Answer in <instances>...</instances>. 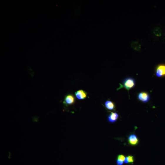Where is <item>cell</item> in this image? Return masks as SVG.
I'll list each match as a JSON object with an SVG mask.
<instances>
[{"label": "cell", "instance_id": "6da1fadb", "mask_svg": "<svg viewBox=\"0 0 165 165\" xmlns=\"http://www.w3.org/2000/svg\"><path fill=\"white\" fill-rule=\"evenodd\" d=\"M135 85L136 81L134 79L131 77L126 78L123 80L122 83L120 84V87L117 89V90L124 88L129 92L135 87Z\"/></svg>", "mask_w": 165, "mask_h": 165}, {"label": "cell", "instance_id": "7a4b0ae2", "mask_svg": "<svg viewBox=\"0 0 165 165\" xmlns=\"http://www.w3.org/2000/svg\"><path fill=\"white\" fill-rule=\"evenodd\" d=\"M155 74L158 77H165V64H161L157 66L155 69Z\"/></svg>", "mask_w": 165, "mask_h": 165}, {"label": "cell", "instance_id": "3957f363", "mask_svg": "<svg viewBox=\"0 0 165 165\" xmlns=\"http://www.w3.org/2000/svg\"><path fill=\"white\" fill-rule=\"evenodd\" d=\"M138 99L144 103H148L150 101L151 97L147 92L145 91L141 92L139 93L137 96Z\"/></svg>", "mask_w": 165, "mask_h": 165}, {"label": "cell", "instance_id": "277c9868", "mask_svg": "<svg viewBox=\"0 0 165 165\" xmlns=\"http://www.w3.org/2000/svg\"><path fill=\"white\" fill-rule=\"evenodd\" d=\"M74 96L72 94H69L66 95L64 99V104L66 106L73 105L75 102Z\"/></svg>", "mask_w": 165, "mask_h": 165}, {"label": "cell", "instance_id": "5b68a950", "mask_svg": "<svg viewBox=\"0 0 165 165\" xmlns=\"http://www.w3.org/2000/svg\"><path fill=\"white\" fill-rule=\"evenodd\" d=\"M119 114L117 113L111 112L108 117V121L110 123H114L119 119Z\"/></svg>", "mask_w": 165, "mask_h": 165}, {"label": "cell", "instance_id": "8992f818", "mask_svg": "<svg viewBox=\"0 0 165 165\" xmlns=\"http://www.w3.org/2000/svg\"><path fill=\"white\" fill-rule=\"evenodd\" d=\"M87 93L83 90H79L75 92L76 98L79 100H83L87 96Z\"/></svg>", "mask_w": 165, "mask_h": 165}, {"label": "cell", "instance_id": "52a82bcc", "mask_svg": "<svg viewBox=\"0 0 165 165\" xmlns=\"http://www.w3.org/2000/svg\"><path fill=\"white\" fill-rule=\"evenodd\" d=\"M128 141L129 144L133 146L137 145L139 142V139L137 136L134 134L131 135L129 136Z\"/></svg>", "mask_w": 165, "mask_h": 165}, {"label": "cell", "instance_id": "ba28073f", "mask_svg": "<svg viewBox=\"0 0 165 165\" xmlns=\"http://www.w3.org/2000/svg\"><path fill=\"white\" fill-rule=\"evenodd\" d=\"M105 106L106 108L110 111H113L115 109V105L113 102L107 100L106 101L105 103Z\"/></svg>", "mask_w": 165, "mask_h": 165}, {"label": "cell", "instance_id": "9c48e42d", "mask_svg": "<svg viewBox=\"0 0 165 165\" xmlns=\"http://www.w3.org/2000/svg\"><path fill=\"white\" fill-rule=\"evenodd\" d=\"M131 46L136 51H139L141 49V46L137 42H134L132 43Z\"/></svg>", "mask_w": 165, "mask_h": 165}, {"label": "cell", "instance_id": "30bf717a", "mask_svg": "<svg viewBox=\"0 0 165 165\" xmlns=\"http://www.w3.org/2000/svg\"><path fill=\"white\" fill-rule=\"evenodd\" d=\"M154 34L156 36H160L161 35V30L159 27H156L154 29Z\"/></svg>", "mask_w": 165, "mask_h": 165}, {"label": "cell", "instance_id": "8fae6325", "mask_svg": "<svg viewBox=\"0 0 165 165\" xmlns=\"http://www.w3.org/2000/svg\"><path fill=\"white\" fill-rule=\"evenodd\" d=\"M127 157L129 160V164L133 163L134 161V159L133 156L129 155Z\"/></svg>", "mask_w": 165, "mask_h": 165}, {"label": "cell", "instance_id": "7c38bea8", "mask_svg": "<svg viewBox=\"0 0 165 165\" xmlns=\"http://www.w3.org/2000/svg\"><path fill=\"white\" fill-rule=\"evenodd\" d=\"M125 156L123 155H119L117 157V159L122 160L123 161H124L125 159Z\"/></svg>", "mask_w": 165, "mask_h": 165}, {"label": "cell", "instance_id": "4fadbf2b", "mask_svg": "<svg viewBox=\"0 0 165 165\" xmlns=\"http://www.w3.org/2000/svg\"><path fill=\"white\" fill-rule=\"evenodd\" d=\"M124 161L119 159H117L116 161V163L117 165H122L123 164Z\"/></svg>", "mask_w": 165, "mask_h": 165}, {"label": "cell", "instance_id": "5bb4252c", "mask_svg": "<svg viewBox=\"0 0 165 165\" xmlns=\"http://www.w3.org/2000/svg\"><path fill=\"white\" fill-rule=\"evenodd\" d=\"M124 162L125 164L129 163V160L127 157L125 158V159L124 160Z\"/></svg>", "mask_w": 165, "mask_h": 165}]
</instances>
